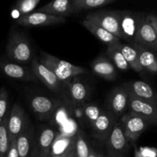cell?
<instances>
[{
    "instance_id": "6da1fadb",
    "label": "cell",
    "mask_w": 157,
    "mask_h": 157,
    "mask_svg": "<svg viewBox=\"0 0 157 157\" xmlns=\"http://www.w3.org/2000/svg\"><path fill=\"white\" fill-rule=\"evenodd\" d=\"M39 61L64 84H69L72 78L78 75L88 73V71L81 66L72 64L44 52H40Z\"/></svg>"
},
{
    "instance_id": "7a4b0ae2",
    "label": "cell",
    "mask_w": 157,
    "mask_h": 157,
    "mask_svg": "<svg viewBox=\"0 0 157 157\" xmlns=\"http://www.w3.org/2000/svg\"><path fill=\"white\" fill-rule=\"evenodd\" d=\"M6 53L12 61L18 63L32 62L33 53L27 37L18 31L11 32L6 45Z\"/></svg>"
},
{
    "instance_id": "3957f363",
    "label": "cell",
    "mask_w": 157,
    "mask_h": 157,
    "mask_svg": "<svg viewBox=\"0 0 157 157\" xmlns=\"http://www.w3.org/2000/svg\"><path fill=\"white\" fill-rule=\"evenodd\" d=\"M86 18L97 23L114 36L122 39L119 11H98L88 14Z\"/></svg>"
},
{
    "instance_id": "277c9868",
    "label": "cell",
    "mask_w": 157,
    "mask_h": 157,
    "mask_svg": "<svg viewBox=\"0 0 157 157\" xmlns=\"http://www.w3.org/2000/svg\"><path fill=\"white\" fill-rule=\"evenodd\" d=\"M107 157H126L129 150V141L123 132V126L115 124L106 141Z\"/></svg>"
},
{
    "instance_id": "5b68a950",
    "label": "cell",
    "mask_w": 157,
    "mask_h": 157,
    "mask_svg": "<svg viewBox=\"0 0 157 157\" xmlns=\"http://www.w3.org/2000/svg\"><path fill=\"white\" fill-rule=\"evenodd\" d=\"M121 121L126 139L133 145L151 124L146 119L131 112L125 114L122 117Z\"/></svg>"
},
{
    "instance_id": "8992f818",
    "label": "cell",
    "mask_w": 157,
    "mask_h": 157,
    "mask_svg": "<svg viewBox=\"0 0 157 157\" xmlns=\"http://www.w3.org/2000/svg\"><path fill=\"white\" fill-rule=\"evenodd\" d=\"M134 42L150 51L157 52V32L146 15H139L138 29Z\"/></svg>"
},
{
    "instance_id": "52a82bcc",
    "label": "cell",
    "mask_w": 157,
    "mask_h": 157,
    "mask_svg": "<svg viewBox=\"0 0 157 157\" xmlns=\"http://www.w3.org/2000/svg\"><path fill=\"white\" fill-rule=\"evenodd\" d=\"M31 64V69L37 79L42 81L48 88L54 92H59L62 90L65 84L49 68L43 65L38 58H33Z\"/></svg>"
},
{
    "instance_id": "ba28073f",
    "label": "cell",
    "mask_w": 157,
    "mask_h": 157,
    "mask_svg": "<svg viewBox=\"0 0 157 157\" xmlns=\"http://www.w3.org/2000/svg\"><path fill=\"white\" fill-rule=\"evenodd\" d=\"M66 22V18L55 16L40 12H34L28 15L20 16L17 19V23L26 27L35 26H49L54 25L62 24Z\"/></svg>"
},
{
    "instance_id": "9c48e42d",
    "label": "cell",
    "mask_w": 157,
    "mask_h": 157,
    "mask_svg": "<svg viewBox=\"0 0 157 157\" xmlns=\"http://www.w3.org/2000/svg\"><path fill=\"white\" fill-rule=\"evenodd\" d=\"M129 112L149 121L151 124L157 125V103L143 101L129 96Z\"/></svg>"
},
{
    "instance_id": "30bf717a",
    "label": "cell",
    "mask_w": 157,
    "mask_h": 157,
    "mask_svg": "<svg viewBox=\"0 0 157 157\" xmlns=\"http://www.w3.org/2000/svg\"><path fill=\"white\" fill-rule=\"evenodd\" d=\"M29 122L26 112L21 106L18 104H14L8 119V130L10 141L16 139Z\"/></svg>"
},
{
    "instance_id": "8fae6325",
    "label": "cell",
    "mask_w": 157,
    "mask_h": 157,
    "mask_svg": "<svg viewBox=\"0 0 157 157\" xmlns=\"http://www.w3.org/2000/svg\"><path fill=\"white\" fill-rule=\"evenodd\" d=\"M56 132L52 128L46 127L43 129L38 136L35 137L33 150L30 157L42 156L48 157L50 156L52 147L55 140Z\"/></svg>"
},
{
    "instance_id": "7c38bea8",
    "label": "cell",
    "mask_w": 157,
    "mask_h": 157,
    "mask_svg": "<svg viewBox=\"0 0 157 157\" xmlns=\"http://www.w3.org/2000/svg\"><path fill=\"white\" fill-rule=\"evenodd\" d=\"M122 86L130 97L143 101L157 103V92L144 81H131L125 83Z\"/></svg>"
},
{
    "instance_id": "4fadbf2b",
    "label": "cell",
    "mask_w": 157,
    "mask_h": 157,
    "mask_svg": "<svg viewBox=\"0 0 157 157\" xmlns=\"http://www.w3.org/2000/svg\"><path fill=\"white\" fill-rule=\"evenodd\" d=\"M120 14V32L122 39L132 43L135 41L138 29L139 15L128 10L119 11Z\"/></svg>"
},
{
    "instance_id": "5bb4252c",
    "label": "cell",
    "mask_w": 157,
    "mask_h": 157,
    "mask_svg": "<svg viewBox=\"0 0 157 157\" xmlns=\"http://www.w3.org/2000/svg\"><path fill=\"white\" fill-rule=\"evenodd\" d=\"M58 104L53 100L41 95L31 99L30 106L32 111L40 121H47L52 117Z\"/></svg>"
},
{
    "instance_id": "9a60e30c",
    "label": "cell",
    "mask_w": 157,
    "mask_h": 157,
    "mask_svg": "<svg viewBox=\"0 0 157 157\" xmlns=\"http://www.w3.org/2000/svg\"><path fill=\"white\" fill-rule=\"evenodd\" d=\"M115 117L109 110H102L99 116L92 124L94 135L97 139L106 142L115 124Z\"/></svg>"
},
{
    "instance_id": "2e32d148",
    "label": "cell",
    "mask_w": 157,
    "mask_h": 157,
    "mask_svg": "<svg viewBox=\"0 0 157 157\" xmlns=\"http://www.w3.org/2000/svg\"><path fill=\"white\" fill-rule=\"evenodd\" d=\"M129 95L123 86H119L111 92L109 97V111L115 117H119L129 109Z\"/></svg>"
},
{
    "instance_id": "e0dca14e",
    "label": "cell",
    "mask_w": 157,
    "mask_h": 157,
    "mask_svg": "<svg viewBox=\"0 0 157 157\" xmlns=\"http://www.w3.org/2000/svg\"><path fill=\"white\" fill-rule=\"evenodd\" d=\"M3 73L10 78L23 81L37 82L38 81L32 69L19 65L15 63H2L0 65Z\"/></svg>"
},
{
    "instance_id": "ac0fdd59",
    "label": "cell",
    "mask_w": 157,
    "mask_h": 157,
    "mask_svg": "<svg viewBox=\"0 0 157 157\" xmlns=\"http://www.w3.org/2000/svg\"><path fill=\"white\" fill-rule=\"evenodd\" d=\"M37 12L63 18L75 13L72 0H52L42 7L39 8Z\"/></svg>"
},
{
    "instance_id": "d6986e66",
    "label": "cell",
    "mask_w": 157,
    "mask_h": 157,
    "mask_svg": "<svg viewBox=\"0 0 157 157\" xmlns=\"http://www.w3.org/2000/svg\"><path fill=\"white\" fill-rule=\"evenodd\" d=\"M34 129L29 123L16 138L19 157H30L35 142Z\"/></svg>"
},
{
    "instance_id": "ffe728a7",
    "label": "cell",
    "mask_w": 157,
    "mask_h": 157,
    "mask_svg": "<svg viewBox=\"0 0 157 157\" xmlns=\"http://www.w3.org/2000/svg\"><path fill=\"white\" fill-rule=\"evenodd\" d=\"M92 71L95 75L109 81H113L117 75L114 64L106 57L100 56L95 58L92 63Z\"/></svg>"
},
{
    "instance_id": "44dd1931",
    "label": "cell",
    "mask_w": 157,
    "mask_h": 157,
    "mask_svg": "<svg viewBox=\"0 0 157 157\" xmlns=\"http://www.w3.org/2000/svg\"><path fill=\"white\" fill-rule=\"evenodd\" d=\"M82 25L87 30H89V32H90L94 36L96 37L99 40H100L104 44H106L108 46L115 44V43L121 41L119 38L114 36L112 34H111L110 32H109L106 29H103L99 25L94 22V21H90V20H88L86 18H85L82 21Z\"/></svg>"
},
{
    "instance_id": "7402d4cb",
    "label": "cell",
    "mask_w": 157,
    "mask_h": 157,
    "mask_svg": "<svg viewBox=\"0 0 157 157\" xmlns=\"http://www.w3.org/2000/svg\"><path fill=\"white\" fill-rule=\"evenodd\" d=\"M131 44L137 51L142 67L151 73L157 74V58L155 54L135 42L131 43Z\"/></svg>"
},
{
    "instance_id": "603a6c76",
    "label": "cell",
    "mask_w": 157,
    "mask_h": 157,
    "mask_svg": "<svg viewBox=\"0 0 157 157\" xmlns=\"http://www.w3.org/2000/svg\"><path fill=\"white\" fill-rule=\"evenodd\" d=\"M69 89L71 100L76 105L83 104L88 99L89 90L87 87L79 80L71 81L69 84Z\"/></svg>"
},
{
    "instance_id": "cb8c5ba5",
    "label": "cell",
    "mask_w": 157,
    "mask_h": 157,
    "mask_svg": "<svg viewBox=\"0 0 157 157\" xmlns=\"http://www.w3.org/2000/svg\"><path fill=\"white\" fill-rule=\"evenodd\" d=\"M115 45L118 48L119 50L121 52V53L123 54V57L129 64V67L133 69L137 73H140L143 70V68L139 63L137 51L132 46L123 44L121 42V41L115 43Z\"/></svg>"
},
{
    "instance_id": "d4e9b609",
    "label": "cell",
    "mask_w": 157,
    "mask_h": 157,
    "mask_svg": "<svg viewBox=\"0 0 157 157\" xmlns=\"http://www.w3.org/2000/svg\"><path fill=\"white\" fill-rule=\"evenodd\" d=\"M106 55L109 57V59L112 61L114 66H115L117 68L123 71L128 70V69L130 68L129 64L126 61L121 52L116 47L115 44L108 46Z\"/></svg>"
},
{
    "instance_id": "484cf974",
    "label": "cell",
    "mask_w": 157,
    "mask_h": 157,
    "mask_svg": "<svg viewBox=\"0 0 157 157\" xmlns=\"http://www.w3.org/2000/svg\"><path fill=\"white\" fill-rule=\"evenodd\" d=\"M72 1L75 13L83 10L101 7L109 4L115 0H72Z\"/></svg>"
},
{
    "instance_id": "4316f807",
    "label": "cell",
    "mask_w": 157,
    "mask_h": 157,
    "mask_svg": "<svg viewBox=\"0 0 157 157\" xmlns=\"http://www.w3.org/2000/svg\"><path fill=\"white\" fill-rule=\"evenodd\" d=\"M8 119L9 117L5 116L0 126V155L3 157H6L10 144L8 130Z\"/></svg>"
},
{
    "instance_id": "83f0119b",
    "label": "cell",
    "mask_w": 157,
    "mask_h": 157,
    "mask_svg": "<svg viewBox=\"0 0 157 157\" xmlns=\"http://www.w3.org/2000/svg\"><path fill=\"white\" fill-rule=\"evenodd\" d=\"M41 0H18L15 6V9L21 16L32 13L37 5Z\"/></svg>"
},
{
    "instance_id": "f1b7e54d",
    "label": "cell",
    "mask_w": 157,
    "mask_h": 157,
    "mask_svg": "<svg viewBox=\"0 0 157 157\" xmlns=\"http://www.w3.org/2000/svg\"><path fill=\"white\" fill-rule=\"evenodd\" d=\"M90 150L86 139L81 133H78L75 136V153L76 157H88L90 153Z\"/></svg>"
},
{
    "instance_id": "f546056e",
    "label": "cell",
    "mask_w": 157,
    "mask_h": 157,
    "mask_svg": "<svg viewBox=\"0 0 157 157\" xmlns=\"http://www.w3.org/2000/svg\"><path fill=\"white\" fill-rule=\"evenodd\" d=\"M83 112L85 113V117L92 124L94 121L99 116V114L102 112V110L99 107H97V106L93 105V104H89V105H86L84 107Z\"/></svg>"
},
{
    "instance_id": "4dcf8cb0",
    "label": "cell",
    "mask_w": 157,
    "mask_h": 157,
    "mask_svg": "<svg viewBox=\"0 0 157 157\" xmlns=\"http://www.w3.org/2000/svg\"><path fill=\"white\" fill-rule=\"evenodd\" d=\"M8 104V93L4 87L0 88V117L6 116Z\"/></svg>"
},
{
    "instance_id": "1f68e13d",
    "label": "cell",
    "mask_w": 157,
    "mask_h": 157,
    "mask_svg": "<svg viewBox=\"0 0 157 157\" xmlns=\"http://www.w3.org/2000/svg\"><path fill=\"white\" fill-rule=\"evenodd\" d=\"M76 153H75V136L72 137L70 144H69L67 148L64 152L58 155L54 156H49L48 157H75Z\"/></svg>"
},
{
    "instance_id": "d6a6232c",
    "label": "cell",
    "mask_w": 157,
    "mask_h": 157,
    "mask_svg": "<svg viewBox=\"0 0 157 157\" xmlns=\"http://www.w3.org/2000/svg\"><path fill=\"white\" fill-rule=\"evenodd\" d=\"M156 154L155 150L146 147H141L138 150L136 149L135 151V157H155Z\"/></svg>"
},
{
    "instance_id": "836d02e7",
    "label": "cell",
    "mask_w": 157,
    "mask_h": 157,
    "mask_svg": "<svg viewBox=\"0 0 157 157\" xmlns=\"http://www.w3.org/2000/svg\"><path fill=\"white\" fill-rule=\"evenodd\" d=\"M6 157H19L18 149H17L16 139L12 140V141H10L9 150H8Z\"/></svg>"
},
{
    "instance_id": "e575fe53",
    "label": "cell",
    "mask_w": 157,
    "mask_h": 157,
    "mask_svg": "<svg viewBox=\"0 0 157 157\" xmlns=\"http://www.w3.org/2000/svg\"><path fill=\"white\" fill-rule=\"evenodd\" d=\"M146 17H147V19L149 20V22L153 26V28L157 32V15L150 14V15H146Z\"/></svg>"
},
{
    "instance_id": "d590c367",
    "label": "cell",
    "mask_w": 157,
    "mask_h": 157,
    "mask_svg": "<svg viewBox=\"0 0 157 157\" xmlns=\"http://www.w3.org/2000/svg\"><path fill=\"white\" fill-rule=\"evenodd\" d=\"M88 157H106V156H104L103 154H102V153H99V152L91 149L90 153H89V155Z\"/></svg>"
},
{
    "instance_id": "8d00e7d4",
    "label": "cell",
    "mask_w": 157,
    "mask_h": 157,
    "mask_svg": "<svg viewBox=\"0 0 157 157\" xmlns=\"http://www.w3.org/2000/svg\"><path fill=\"white\" fill-rule=\"evenodd\" d=\"M2 118L0 117V126H1V124H2Z\"/></svg>"
},
{
    "instance_id": "74e56055",
    "label": "cell",
    "mask_w": 157,
    "mask_h": 157,
    "mask_svg": "<svg viewBox=\"0 0 157 157\" xmlns=\"http://www.w3.org/2000/svg\"><path fill=\"white\" fill-rule=\"evenodd\" d=\"M35 157H44V156H35Z\"/></svg>"
},
{
    "instance_id": "f35d334b",
    "label": "cell",
    "mask_w": 157,
    "mask_h": 157,
    "mask_svg": "<svg viewBox=\"0 0 157 157\" xmlns=\"http://www.w3.org/2000/svg\"><path fill=\"white\" fill-rule=\"evenodd\" d=\"M0 157H3V156H0Z\"/></svg>"
},
{
    "instance_id": "ab89813d",
    "label": "cell",
    "mask_w": 157,
    "mask_h": 157,
    "mask_svg": "<svg viewBox=\"0 0 157 157\" xmlns=\"http://www.w3.org/2000/svg\"><path fill=\"white\" fill-rule=\"evenodd\" d=\"M0 156H1V155H0Z\"/></svg>"
},
{
    "instance_id": "60d3db41",
    "label": "cell",
    "mask_w": 157,
    "mask_h": 157,
    "mask_svg": "<svg viewBox=\"0 0 157 157\" xmlns=\"http://www.w3.org/2000/svg\"><path fill=\"white\" fill-rule=\"evenodd\" d=\"M75 157H76V156H75Z\"/></svg>"
}]
</instances>
